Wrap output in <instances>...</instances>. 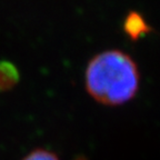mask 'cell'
Instances as JSON below:
<instances>
[{
	"label": "cell",
	"mask_w": 160,
	"mask_h": 160,
	"mask_svg": "<svg viewBox=\"0 0 160 160\" xmlns=\"http://www.w3.org/2000/svg\"><path fill=\"white\" fill-rule=\"evenodd\" d=\"M140 72L127 52L111 49L97 53L85 70V87L89 96L103 106L116 107L136 97Z\"/></svg>",
	"instance_id": "6da1fadb"
},
{
	"label": "cell",
	"mask_w": 160,
	"mask_h": 160,
	"mask_svg": "<svg viewBox=\"0 0 160 160\" xmlns=\"http://www.w3.org/2000/svg\"><path fill=\"white\" fill-rule=\"evenodd\" d=\"M19 81V71L13 63L8 61L0 62V91L11 90Z\"/></svg>",
	"instance_id": "3957f363"
},
{
	"label": "cell",
	"mask_w": 160,
	"mask_h": 160,
	"mask_svg": "<svg viewBox=\"0 0 160 160\" xmlns=\"http://www.w3.org/2000/svg\"><path fill=\"white\" fill-rule=\"evenodd\" d=\"M123 30L131 40H138L141 36L149 32L150 28L139 13L132 11L126 17Z\"/></svg>",
	"instance_id": "7a4b0ae2"
},
{
	"label": "cell",
	"mask_w": 160,
	"mask_h": 160,
	"mask_svg": "<svg viewBox=\"0 0 160 160\" xmlns=\"http://www.w3.org/2000/svg\"><path fill=\"white\" fill-rule=\"evenodd\" d=\"M22 160H60V159L52 151H50L48 149H42V148H38V149L32 150L31 152L28 153Z\"/></svg>",
	"instance_id": "277c9868"
}]
</instances>
